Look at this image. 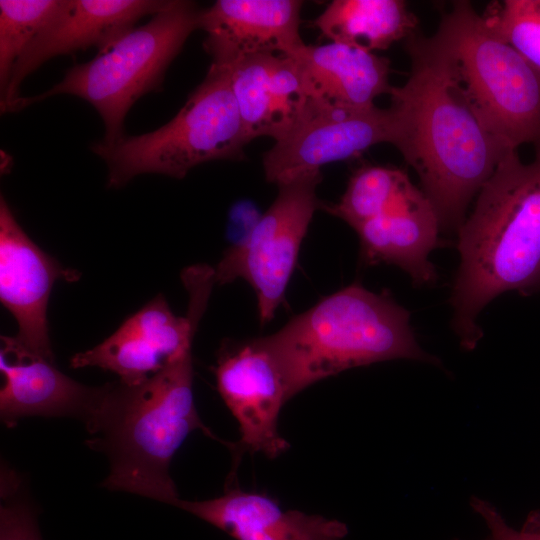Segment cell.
Masks as SVG:
<instances>
[{
    "instance_id": "4fadbf2b",
    "label": "cell",
    "mask_w": 540,
    "mask_h": 540,
    "mask_svg": "<svg viewBox=\"0 0 540 540\" xmlns=\"http://www.w3.org/2000/svg\"><path fill=\"white\" fill-rule=\"evenodd\" d=\"M168 0H63L52 19L43 27L17 60L1 111H10L20 97L23 80L48 60L86 50H103L135 27L141 18L154 15Z\"/></svg>"
},
{
    "instance_id": "6da1fadb",
    "label": "cell",
    "mask_w": 540,
    "mask_h": 540,
    "mask_svg": "<svg viewBox=\"0 0 540 540\" xmlns=\"http://www.w3.org/2000/svg\"><path fill=\"white\" fill-rule=\"evenodd\" d=\"M411 70L392 86L394 146L417 172L441 229L458 231L471 199L510 152L481 123L455 85L432 35L406 38Z\"/></svg>"
},
{
    "instance_id": "484cf974",
    "label": "cell",
    "mask_w": 540,
    "mask_h": 540,
    "mask_svg": "<svg viewBox=\"0 0 540 540\" xmlns=\"http://www.w3.org/2000/svg\"><path fill=\"white\" fill-rule=\"evenodd\" d=\"M523 529L540 533V512L535 511L529 514Z\"/></svg>"
},
{
    "instance_id": "8992f818",
    "label": "cell",
    "mask_w": 540,
    "mask_h": 540,
    "mask_svg": "<svg viewBox=\"0 0 540 540\" xmlns=\"http://www.w3.org/2000/svg\"><path fill=\"white\" fill-rule=\"evenodd\" d=\"M201 9L193 1L168 0L145 24L134 27L98 51L91 60L70 68L63 79L36 96H20L10 112L59 94L89 102L105 126L102 139L124 136V120L143 95L162 89L165 73L190 34L199 29Z\"/></svg>"
},
{
    "instance_id": "3957f363",
    "label": "cell",
    "mask_w": 540,
    "mask_h": 540,
    "mask_svg": "<svg viewBox=\"0 0 540 540\" xmlns=\"http://www.w3.org/2000/svg\"><path fill=\"white\" fill-rule=\"evenodd\" d=\"M192 384L188 348L138 384L118 380L100 387L84 423L90 434L86 444L109 461L105 488L175 505L179 497L170 476L174 454L195 430L217 439L198 415Z\"/></svg>"
},
{
    "instance_id": "ac0fdd59",
    "label": "cell",
    "mask_w": 540,
    "mask_h": 540,
    "mask_svg": "<svg viewBox=\"0 0 540 540\" xmlns=\"http://www.w3.org/2000/svg\"><path fill=\"white\" fill-rule=\"evenodd\" d=\"M308 98L357 109L390 93L388 58L343 43L305 45L292 54Z\"/></svg>"
},
{
    "instance_id": "2e32d148",
    "label": "cell",
    "mask_w": 540,
    "mask_h": 540,
    "mask_svg": "<svg viewBox=\"0 0 540 540\" xmlns=\"http://www.w3.org/2000/svg\"><path fill=\"white\" fill-rule=\"evenodd\" d=\"M227 68L247 141L260 136L280 140L308 100L295 59L284 54H256Z\"/></svg>"
},
{
    "instance_id": "ba28073f",
    "label": "cell",
    "mask_w": 540,
    "mask_h": 540,
    "mask_svg": "<svg viewBox=\"0 0 540 540\" xmlns=\"http://www.w3.org/2000/svg\"><path fill=\"white\" fill-rule=\"evenodd\" d=\"M320 170L278 184V194L245 238L229 247L214 268L215 282L246 280L257 297L261 323L269 322L284 301L288 282L314 212L322 206Z\"/></svg>"
},
{
    "instance_id": "ffe728a7",
    "label": "cell",
    "mask_w": 540,
    "mask_h": 540,
    "mask_svg": "<svg viewBox=\"0 0 540 540\" xmlns=\"http://www.w3.org/2000/svg\"><path fill=\"white\" fill-rule=\"evenodd\" d=\"M313 25L331 42L373 52L414 34L418 18L402 0H334Z\"/></svg>"
},
{
    "instance_id": "d4e9b609",
    "label": "cell",
    "mask_w": 540,
    "mask_h": 540,
    "mask_svg": "<svg viewBox=\"0 0 540 540\" xmlns=\"http://www.w3.org/2000/svg\"><path fill=\"white\" fill-rule=\"evenodd\" d=\"M471 507L485 521L490 531L487 540H540V533L521 529L520 531L511 528L499 511L488 501L473 497Z\"/></svg>"
},
{
    "instance_id": "44dd1931",
    "label": "cell",
    "mask_w": 540,
    "mask_h": 540,
    "mask_svg": "<svg viewBox=\"0 0 540 540\" xmlns=\"http://www.w3.org/2000/svg\"><path fill=\"white\" fill-rule=\"evenodd\" d=\"M422 194L401 169L363 165L351 176L339 202L322 204L321 207L354 229L378 216L408 206Z\"/></svg>"
},
{
    "instance_id": "30bf717a",
    "label": "cell",
    "mask_w": 540,
    "mask_h": 540,
    "mask_svg": "<svg viewBox=\"0 0 540 540\" xmlns=\"http://www.w3.org/2000/svg\"><path fill=\"white\" fill-rule=\"evenodd\" d=\"M395 138L390 107L357 109L308 98L288 133L264 153L265 177L278 185Z\"/></svg>"
},
{
    "instance_id": "e0dca14e",
    "label": "cell",
    "mask_w": 540,
    "mask_h": 540,
    "mask_svg": "<svg viewBox=\"0 0 540 540\" xmlns=\"http://www.w3.org/2000/svg\"><path fill=\"white\" fill-rule=\"evenodd\" d=\"M177 506L235 540H342L347 526L335 519L284 510L272 498L239 488L204 501L178 499Z\"/></svg>"
},
{
    "instance_id": "9c48e42d",
    "label": "cell",
    "mask_w": 540,
    "mask_h": 540,
    "mask_svg": "<svg viewBox=\"0 0 540 540\" xmlns=\"http://www.w3.org/2000/svg\"><path fill=\"white\" fill-rule=\"evenodd\" d=\"M181 278L189 293L186 316H176L160 294L128 317L103 342L75 354L70 360L71 367H98L117 374L119 381L134 385L191 348L215 284L214 272L206 265H196L184 270Z\"/></svg>"
},
{
    "instance_id": "7a4b0ae2",
    "label": "cell",
    "mask_w": 540,
    "mask_h": 540,
    "mask_svg": "<svg viewBox=\"0 0 540 540\" xmlns=\"http://www.w3.org/2000/svg\"><path fill=\"white\" fill-rule=\"evenodd\" d=\"M535 147L529 163L517 151L499 162L457 231L451 324L465 350L481 339L477 317L494 298L540 293V143Z\"/></svg>"
},
{
    "instance_id": "8fae6325",
    "label": "cell",
    "mask_w": 540,
    "mask_h": 540,
    "mask_svg": "<svg viewBox=\"0 0 540 540\" xmlns=\"http://www.w3.org/2000/svg\"><path fill=\"white\" fill-rule=\"evenodd\" d=\"M217 389L239 425L236 450L275 458L288 442L279 434L278 418L289 400L281 371L259 339L224 350L215 367Z\"/></svg>"
},
{
    "instance_id": "277c9868",
    "label": "cell",
    "mask_w": 540,
    "mask_h": 540,
    "mask_svg": "<svg viewBox=\"0 0 540 540\" xmlns=\"http://www.w3.org/2000/svg\"><path fill=\"white\" fill-rule=\"evenodd\" d=\"M276 361L288 399L347 369L411 359L438 364L418 344L409 312L388 293L353 284L258 338Z\"/></svg>"
},
{
    "instance_id": "5b68a950",
    "label": "cell",
    "mask_w": 540,
    "mask_h": 540,
    "mask_svg": "<svg viewBox=\"0 0 540 540\" xmlns=\"http://www.w3.org/2000/svg\"><path fill=\"white\" fill-rule=\"evenodd\" d=\"M450 75L484 127L507 149L540 143V72L456 1L433 34Z\"/></svg>"
},
{
    "instance_id": "9a60e30c",
    "label": "cell",
    "mask_w": 540,
    "mask_h": 540,
    "mask_svg": "<svg viewBox=\"0 0 540 540\" xmlns=\"http://www.w3.org/2000/svg\"><path fill=\"white\" fill-rule=\"evenodd\" d=\"M0 417L7 427L32 416L74 417L86 421L100 387L81 384L58 370L54 362L22 348L13 336H1Z\"/></svg>"
},
{
    "instance_id": "d6986e66",
    "label": "cell",
    "mask_w": 540,
    "mask_h": 540,
    "mask_svg": "<svg viewBox=\"0 0 540 540\" xmlns=\"http://www.w3.org/2000/svg\"><path fill=\"white\" fill-rule=\"evenodd\" d=\"M440 229L437 214L424 193L410 205L354 228L366 265H396L420 286L436 280L429 255L439 244Z\"/></svg>"
},
{
    "instance_id": "cb8c5ba5",
    "label": "cell",
    "mask_w": 540,
    "mask_h": 540,
    "mask_svg": "<svg viewBox=\"0 0 540 540\" xmlns=\"http://www.w3.org/2000/svg\"><path fill=\"white\" fill-rule=\"evenodd\" d=\"M11 469L1 471L0 540H42L36 512Z\"/></svg>"
},
{
    "instance_id": "52a82bcc",
    "label": "cell",
    "mask_w": 540,
    "mask_h": 540,
    "mask_svg": "<svg viewBox=\"0 0 540 540\" xmlns=\"http://www.w3.org/2000/svg\"><path fill=\"white\" fill-rule=\"evenodd\" d=\"M247 143L229 69L211 63L204 80L168 123L111 143L94 142L91 151L107 166L108 186L120 188L140 174L182 179L202 163L238 160Z\"/></svg>"
},
{
    "instance_id": "5bb4252c",
    "label": "cell",
    "mask_w": 540,
    "mask_h": 540,
    "mask_svg": "<svg viewBox=\"0 0 540 540\" xmlns=\"http://www.w3.org/2000/svg\"><path fill=\"white\" fill-rule=\"evenodd\" d=\"M301 7L298 0H218L200 12L204 48L212 63L225 67L256 54L292 55L306 45Z\"/></svg>"
},
{
    "instance_id": "603a6c76",
    "label": "cell",
    "mask_w": 540,
    "mask_h": 540,
    "mask_svg": "<svg viewBox=\"0 0 540 540\" xmlns=\"http://www.w3.org/2000/svg\"><path fill=\"white\" fill-rule=\"evenodd\" d=\"M482 17L491 30L540 72V0L496 1Z\"/></svg>"
},
{
    "instance_id": "7402d4cb",
    "label": "cell",
    "mask_w": 540,
    "mask_h": 540,
    "mask_svg": "<svg viewBox=\"0 0 540 540\" xmlns=\"http://www.w3.org/2000/svg\"><path fill=\"white\" fill-rule=\"evenodd\" d=\"M63 0L0 1V99L5 97L14 66L52 19Z\"/></svg>"
},
{
    "instance_id": "7c38bea8",
    "label": "cell",
    "mask_w": 540,
    "mask_h": 540,
    "mask_svg": "<svg viewBox=\"0 0 540 540\" xmlns=\"http://www.w3.org/2000/svg\"><path fill=\"white\" fill-rule=\"evenodd\" d=\"M79 274L42 251L0 199V300L13 315L18 332L13 338L27 351L54 362L47 305L54 283L75 281Z\"/></svg>"
}]
</instances>
